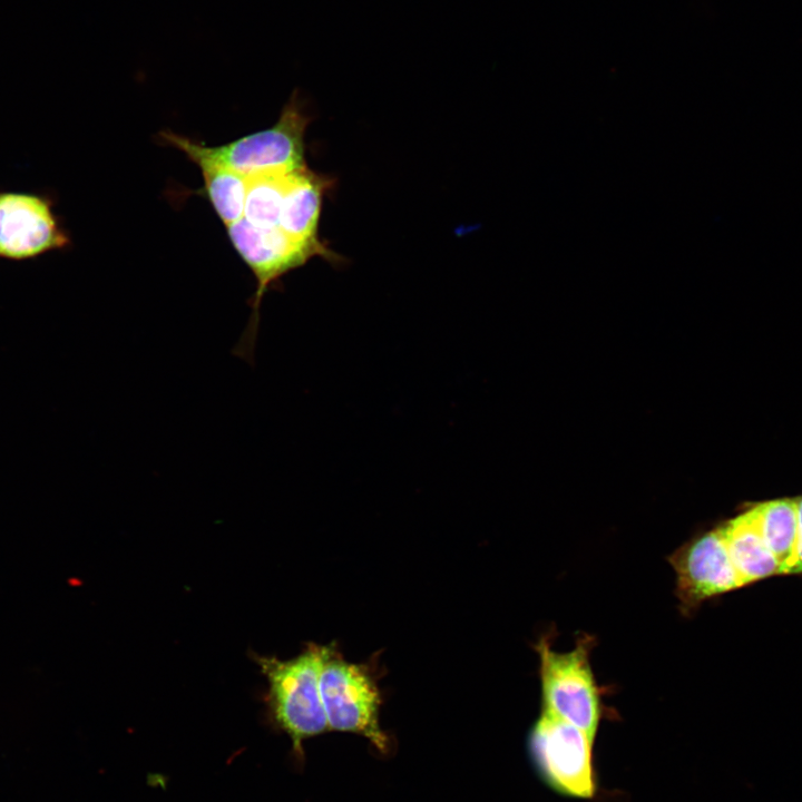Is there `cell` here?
I'll use <instances>...</instances> for the list:
<instances>
[{"label":"cell","instance_id":"277c9868","mask_svg":"<svg viewBox=\"0 0 802 802\" xmlns=\"http://www.w3.org/2000/svg\"><path fill=\"white\" fill-rule=\"evenodd\" d=\"M320 691L329 730L366 737L379 751L388 749L380 727L381 693L373 669L343 658L329 644L320 672Z\"/></svg>","mask_w":802,"mask_h":802},{"label":"cell","instance_id":"9c48e42d","mask_svg":"<svg viewBox=\"0 0 802 802\" xmlns=\"http://www.w3.org/2000/svg\"><path fill=\"white\" fill-rule=\"evenodd\" d=\"M332 179L310 170H294L284 194L280 227L290 236L314 248L321 257L334 262L339 255L319 237L322 200Z\"/></svg>","mask_w":802,"mask_h":802},{"label":"cell","instance_id":"4fadbf2b","mask_svg":"<svg viewBox=\"0 0 802 802\" xmlns=\"http://www.w3.org/2000/svg\"><path fill=\"white\" fill-rule=\"evenodd\" d=\"M293 172L263 173L247 177L242 218L256 227L280 226L283 198Z\"/></svg>","mask_w":802,"mask_h":802},{"label":"cell","instance_id":"ba28073f","mask_svg":"<svg viewBox=\"0 0 802 802\" xmlns=\"http://www.w3.org/2000/svg\"><path fill=\"white\" fill-rule=\"evenodd\" d=\"M49 195L0 190V258L23 261L71 244Z\"/></svg>","mask_w":802,"mask_h":802},{"label":"cell","instance_id":"30bf717a","mask_svg":"<svg viewBox=\"0 0 802 802\" xmlns=\"http://www.w3.org/2000/svg\"><path fill=\"white\" fill-rule=\"evenodd\" d=\"M725 545L742 588L773 576H781L777 560L767 549L757 528L751 503L721 524Z\"/></svg>","mask_w":802,"mask_h":802},{"label":"cell","instance_id":"5bb4252c","mask_svg":"<svg viewBox=\"0 0 802 802\" xmlns=\"http://www.w3.org/2000/svg\"><path fill=\"white\" fill-rule=\"evenodd\" d=\"M796 499V511L800 534V547L798 555V563L795 566L794 575L802 576V496L795 497Z\"/></svg>","mask_w":802,"mask_h":802},{"label":"cell","instance_id":"6da1fadb","mask_svg":"<svg viewBox=\"0 0 802 802\" xmlns=\"http://www.w3.org/2000/svg\"><path fill=\"white\" fill-rule=\"evenodd\" d=\"M327 645L309 643L290 659L252 654L268 685L265 703L272 722L291 739L295 753L302 743L329 730L320 691V672Z\"/></svg>","mask_w":802,"mask_h":802},{"label":"cell","instance_id":"3957f363","mask_svg":"<svg viewBox=\"0 0 802 802\" xmlns=\"http://www.w3.org/2000/svg\"><path fill=\"white\" fill-rule=\"evenodd\" d=\"M551 635H541L534 646L539 659L541 712L580 728L595 740L604 715L602 687L590 665L595 639L584 634L571 651L557 652Z\"/></svg>","mask_w":802,"mask_h":802},{"label":"cell","instance_id":"8fae6325","mask_svg":"<svg viewBox=\"0 0 802 802\" xmlns=\"http://www.w3.org/2000/svg\"><path fill=\"white\" fill-rule=\"evenodd\" d=\"M751 506L762 538L779 563L781 575H794L800 547L795 497L752 502Z\"/></svg>","mask_w":802,"mask_h":802},{"label":"cell","instance_id":"8992f818","mask_svg":"<svg viewBox=\"0 0 802 802\" xmlns=\"http://www.w3.org/2000/svg\"><path fill=\"white\" fill-rule=\"evenodd\" d=\"M595 740L580 728L544 712L528 734V752L544 783L558 794L590 799L596 793Z\"/></svg>","mask_w":802,"mask_h":802},{"label":"cell","instance_id":"52a82bcc","mask_svg":"<svg viewBox=\"0 0 802 802\" xmlns=\"http://www.w3.org/2000/svg\"><path fill=\"white\" fill-rule=\"evenodd\" d=\"M667 560L675 573V595L684 616L693 615L712 598L742 588L721 524L693 536Z\"/></svg>","mask_w":802,"mask_h":802},{"label":"cell","instance_id":"5b68a950","mask_svg":"<svg viewBox=\"0 0 802 802\" xmlns=\"http://www.w3.org/2000/svg\"><path fill=\"white\" fill-rule=\"evenodd\" d=\"M226 227L231 243L256 278V290L251 300L252 313L247 326L233 350L235 355L252 362L264 293L281 276L320 254L311 246L290 236L280 226L262 228L241 218Z\"/></svg>","mask_w":802,"mask_h":802},{"label":"cell","instance_id":"7a4b0ae2","mask_svg":"<svg viewBox=\"0 0 802 802\" xmlns=\"http://www.w3.org/2000/svg\"><path fill=\"white\" fill-rule=\"evenodd\" d=\"M310 120L294 97L272 127L225 145L205 146L170 130L162 131L159 136L190 160L206 158L250 177L305 168L304 135Z\"/></svg>","mask_w":802,"mask_h":802},{"label":"cell","instance_id":"7c38bea8","mask_svg":"<svg viewBox=\"0 0 802 802\" xmlns=\"http://www.w3.org/2000/svg\"><path fill=\"white\" fill-rule=\"evenodd\" d=\"M200 169L205 196L221 221L229 226L244 214L247 177L206 158L192 159Z\"/></svg>","mask_w":802,"mask_h":802}]
</instances>
